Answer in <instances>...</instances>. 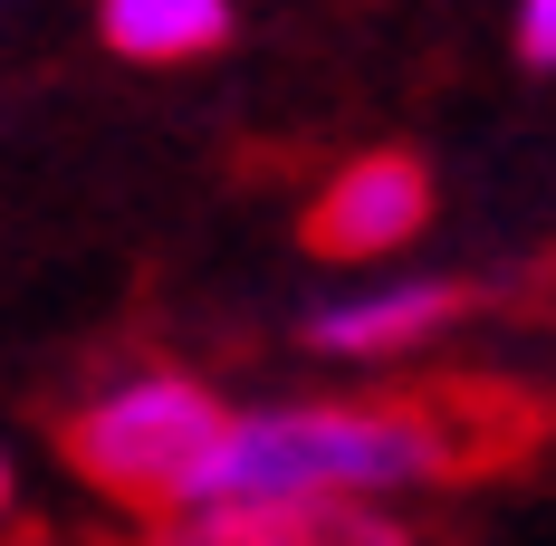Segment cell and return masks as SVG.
<instances>
[{
    "instance_id": "obj_1",
    "label": "cell",
    "mask_w": 556,
    "mask_h": 546,
    "mask_svg": "<svg viewBox=\"0 0 556 546\" xmlns=\"http://www.w3.org/2000/svg\"><path fill=\"white\" fill-rule=\"evenodd\" d=\"M538 403L508 383H422V393H355V403H278L230 412V441L192 508H260V498H355L384 508L393 490H432L508 460L538 441ZM182 508V518H192Z\"/></svg>"
},
{
    "instance_id": "obj_2",
    "label": "cell",
    "mask_w": 556,
    "mask_h": 546,
    "mask_svg": "<svg viewBox=\"0 0 556 546\" xmlns=\"http://www.w3.org/2000/svg\"><path fill=\"white\" fill-rule=\"evenodd\" d=\"M222 441H230V403L202 374H135L97 393L87 412H67L58 450L97 498L144 508V518H182L212 480Z\"/></svg>"
},
{
    "instance_id": "obj_3",
    "label": "cell",
    "mask_w": 556,
    "mask_h": 546,
    "mask_svg": "<svg viewBox=\"0 0 556 546\" xmlns=\"http://www.w3.org/2000/svg\"><path fill=\"white\" fill-rule=\"evenodd\" d=\"M422 220H432V173H422V154L384 144V154H355V164L307 202L298 240H307L317 259H384L403 240H422Z\"/></svg>"
},
{
    "instance_id": "obj_4",
    "label": "cell",
    "mask_w": 556,
    "mask_h": 546,
    "mask_svg": "<svg viewBox=\"0 0 556 546\" xmlns=\"http://www.w3.org/2000/svg\"><path fill=\"white\" fill-rule=\"evenodd\" d=\"M173 546H413V528L393 508H355V498H260V508L173 518Z\"/></svg>"
},
{
    "instance_id": "obj_5",
    "label": "cell",
    "mask_w": 556,
    "mask_h": 546,
    "mask_svg": "<svg viewBox=\"0 0 556 546\" xmlns=\"http://www.w3.org/2000/svg\"><path fill=\"white\" fill-rule=\"evenodd\" d=\"M451 317H470V288H460V278H393L375 297L317 307V317H307V345H317V355H403V345L442 335Z\"/></svg>"
},
{
    "instance_id": "obj_6",
    "label": "cell",
    "mask_w": 556,
    "mask_h": 546,
    "mask_svg": "<svg viewBox=\"0 0 556 546\" xmlns=\"http://www.w3.org/2000/svg\"><path fill=\"white\" fill-rule=\"evenodd\" d=\"M97 29L135 67H192L230 49V0H97Z\"/></svg>"
},
{
    "instance_id": "obj_7",
    "label": "cell",
    "mask_w": 556,
    "mask_h": 546,
    "mask_svg": "<svg viewBox=\"0 0 556 546\" xmlns=\"http://www.w3.org/2000/svg\"><path fill=\"white\" fill-rule=\"evenodd\" d=\"M518 58L556 67V0H518Z\"/></svg>"
},
{
    "instance_id": "obj_8",
    "label": "cell",
    "mask_w": 556,
    "mask_h": 546,
    "mask_svg": "<svg viewBox=\"0 0 556 546\" xmlns=\"http://www.w3.org/2000/svg\"><path fill=\"white\" fill-rule=\"evenodd\" d=\"M0 518H10V450H0Z\"/></svg>"
}]
</instances>
